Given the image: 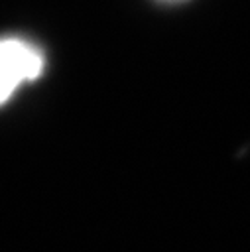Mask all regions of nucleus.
Masks as SVG:
<instances>
[{
	"mask_svg": "<svg viewBox=\"0 0 250 252\" xmlns=\"http://www.w3.org/2000/svg\"><path fill=\"white\" fill-rule=\"evenodd\" d=\"M43 65V53L31 41L14 35L0 37V104L24 83L37 79Z\"/></svg>",
	"mask_w": 250,
	"mask_h": 252,
	"instance_id": "obj_1",
	"label": "nucleus"
},
{
	"mask_svg": "<svg viewBox=\"0 0 250 252\" xmlns=\"http://www.w3.org/2000/svg\"><path fill=\"white\" fill-rule=\"evenodd\" d=\"M165 2H179V0H165Z\"/></svg>",
	"mask_w": 250,
	"mask_h": 252,
	"instance_id": "obj_2",
	"label": "nucleus"
}]
</instances>
